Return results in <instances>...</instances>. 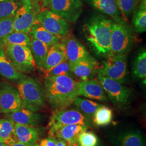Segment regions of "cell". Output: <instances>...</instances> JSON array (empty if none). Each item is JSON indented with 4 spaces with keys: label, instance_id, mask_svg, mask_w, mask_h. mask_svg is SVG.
Segmentation results:
<instances>
[{
    "label": "cell",
    "instance_id": "obj_18",
    "mask_svg": "<svg viewBox=\"0 0 146 146\" xmlns=\"http://www.w3.org/2000/svg\"><path fill=\"white\" fill-rule=\"evenodd\" d=\"M5 117L9 119L15 123L37 127L42 123L43 116L36 111L21 107L15 112L5 114Z\"/></svg>",
    "mask_w": 146,
    "mask_h": 146
},
{
    "label": "cell",
    "instance_id": "obj_25",
    "mask_svg": "<svg viewBox=\"0 0 146 146\" xmlns=\"http://www.w3.org/2000/svg\"><path fill=\"white\" fill-rule=\"evenodd\" d=\"M132 23L134 30L137 33L146 31V0H140L133 13Z\"/></svg>",
    "mask_w": 146,
    "mask_h": 146
},
{
    "label": "cell",
    "instance_id": "obj_12",
    "mask_svg": "<svg viewBox=\"0 0 146 146\" xmlns=\"http://www.w3.org/2000/svg\"><path fill=\"white\" fill-rule=\"evenodd\" d=\"M22 107L19 90L8 82L0 83V111L3 114L15 112Z\"/></svg>",
    "mask_w": 146,
    "mask_h": 146
},
{
    "label": "cell",
    "instance_id": "obj_24",
    "mask_svg": "<svg viewBox=\"0 0 146 146\" xmlns=\"http://www.w3.org/2000/svg\"><path fill=\"white\" fill-rule=\"evenodd\" d=\"M29 48L35 65L38 68L43 71L49 47L43 42L35 38H31Z\"/></svg>",
    "mask_w": 146,
    "mask_h": 146
},
{
    "label": "cell",
    "instance_id": "obj_1",
    "mask_svg": "<svg viewBox=\"0 0 146 146\" xmlns=\"http://www.w3.org/2000/svg\"><path fill=\"white\" fill-rule=\"evenodd\" d=\"M78 83L69 76H46L43 89L46 101L53 111L73 104L78 96Z\"/></svg>",
    "mask_w": 146,
    "mask_h": 146
},
{
    "label": "cell",
    "instance_id": "obj_43",
    "mask_svg": "<svg viewBox=\"0 0 146 146\" xmlns=\"http://www.w3.org/2000/svg\"><path fill=\"white\" fill-rule=\"evenodd\" d=\"M0 113H1V111H0Z\"/></svg>",
    "mask_w": 146,
    "mask_h": 146
},
{
    "label": "cell",
    "instance_id": "obj_26",
    "mask_svg": "<svg viewBox=\"0 0 146 146\" xmlns=\"http://www.w3.org/2000/svg\"><path fill=\"white\" fill-rule=\"evenodd\" d=\"M31 38L26 33L13 31L0 39V47L3 49L11 45H20L30 47Z\"/></svg>",
    "mask_w": 146,
    "mask_h": 146
},
{
    "label": "cell",
    "instance_id": "obj_17",
    "mask_svg": "<svg viewBox=\"0 0 146 146\" xmlns=\"http://www.w3.org/2000/svg\"><path fill=\"white\" fill-rule=\"evenodd\" d=\"M78 96L100 101H107L108 96L98 80L90 79L78 83Z\"/></svg>",
    "mask_w": 146,
    "mask_h": 146
},
{
    "label": "cell",
    "instance_id": "obj_4",
    "mask_svg": "<svg viewBox=\"0 0 146 146\" xmlns=\"http://www.w3.org/2000/svg\"><path fill=\"white\" fill-rule=\"evenodd\" d=\"M112 20L110 55H126L134 44L133 29L121 16Z\"/></svg>",
    "mask_w": 146,
    "mask_h": 146
},
{
    "label": "cell",
    "instance_id": "obj_35",
    "mask_svg": "<svg viewBox=\"0 0 146 146\" xmlns=\"http://www.w3.org/2000/svg\"><path fill=\"white\" fill-rule=\"evenodd\" d=\"M14 31L13 16L0 20V39Z\"/></svg>",
    "mask_w": 146,
    "mask_h": 146
},
{
    "label": "cell",
    "instance_id": "obj_2",
    "mask_svg": "<svg viewBox=\"0 0 146 146\" xmlns=\"http://www.w3.org/2000/svg\"><path fill=\"white\" fill-rule=\"evenodd\" d=\"M112 22V20L100 13L90 17L84 25L85 37L93 50L98 55H110Z\"/></svg>",
    "mask_w": 146,
    "mask_h": 146
},
{
    "label": "cell",
    "instance_id": "obj_11",
    "mask_svg": "<svg viewBox=\"0 0 146 146\" xmlns=\"http://www.w3.org/2000/svg\"><path fill=\"white\" fill-rule=\"evenodd\" d=\"M37 20L48 31L61 40L69 32V22L61 16L49 9H45L37 14Z\"/></svg>",
    "mask_w": 146,
    "mask_h": 146
},
{
    "label": "cell",
    "instance_id": "obj_8",
    "mask_svg": "<svg viewBox=\"0 0 146 146\" xmlns=\"http://www.w3.org/2000/svg\"><path fill=\"white\" fill-rule=\"evenodd\" d=\"M4 49L7 58L19 72L29 73L35 69L36 65L29 47L11 45Z\"/></svg>",
    "mask_w": 146,
    "mask_h": 146
},
{
    "label": "cell",
    "instance_id": "obj_15",
    "mask_svg": "<svg viewBox=\"0 0 146 146\" xmlns=\"http://www.w3.org/2000/svg\"><path fill=\"white\" fill-rule=\"evenodd\" d=\"M62 40L67 58L71 67L78 61L90 56L86 48L74 36L68 34Z\"/></svg>",
    "mask_w": 146,
    "mask_h": 146
},
{
    "label": "cell",
    "instance_id": "obj_9",
    "mask_svg": "<svg viewBox=\"0 0 146 146\" xmlns=\"http://www.w3.org/2000/svg\"><path fill=\"white\" fill-rule=\"evenodd\" d=\"M84 6L83 0H51L47 9L69 23H75L82 13Z\"/></svg>",
    "mask_w": 146,
    "mask_h": 146
},
{
    "label": "cell",
    "instance_id": "obj_21",
    "mask_svg": "<svg viewBox=\"0 0 146 146\" xmlns=\"http://www.w3.org/2000/svg\"><path fill=\"white\" fill-rule=\"evenodd\" d=\"M25 75L14 67L7 58L5 49L0 47V76L17 82Z\"/></svg>",
    "mask_w": 146,
    "mask_h": 146
},
{
    "label": "cell",
    "instance_id": "obj_5",
    "mask_svg": "<svg viewBox=\"0 0 146 146\" xmlns=\"http://www.w3.org/2000/svg\"><path fill=\"white\" fill-rule=\"evenodd\" d=\"M97 80L102 85L107 96L117 108L123 110L128 107L131 101V89L100 74H98Z\"/></svg>",
    "mask_w": 146,
    "mask_h": 146
},
{
    "label": "cell",
    "instance_id": "obj_40",
    "mask_svg": "<svg viewBox=\"0 0 146 146\" xmlns=\"http://www.w3.org/2000/svg\"><path fill=\"white\" fill-rule=\"evenodd\" d=\"M98 146H106V145H104V143H102V142H101V141H100V143H99V145H98Z\"/></svg>",
    "mask_w": 146,
    "mask_h": 146
},
{
    "label": "cell",
    "instance_id": "obj_19",
    "mask_svg": "<svg viewBox=\"0 0 146 146\" xmlns=\"http://www.w3.org/2000/svg\"><path fill=\"white\" fill-rule=\"evenodd\" d=\"M16 141L27 146H33L40 137V131L36 127L15 123Z\"/></svg>",
    "mask_w": 146,
    "mask_h": 146
},
{
    "label": "cell",
    "instance_id": "obj_29",
    "mask_svg": "<svg viewBox=\"0 0 146 146\" xmlns=\"http://www.w3.org/2000/svg\"><path fill=\"white\" fill-rule=\"evenodd\" d=\"M113 117V113L111 109L108 106L101 104L96 110L92 119L94 125L104 127L109 125Z\"/></svg>",
    "mask_w": 146,
    "mask_h": 146
},
{
    "label": "cell",
    "instance_id": "obj_20",
    "mask_svg": "<svg viewBox=\"0 0 146 146\" xmlns=\"http://www.w3.org/2000/svg\"><path fill=\"white\" fill-rule=\"evenodd\" d=\"M67 60L64 45L61 42L49 47L45 61L43 72L49 73L58 64Z\"/></svg>",
    "mask_w": 146,
    "mask_h": 146
},
{
    "label": "cell",
    "instance_id": "obj_42",
    "mask_svg": "<svg viewBox=\"0 0 146 146\" xmlns=\"http://www.w3.org/2000/svg\"><path fill=\"white\" fill-rule=\"evenodd\" d=\"M5 1V0H0V1Z\"/></svg>",
    "mask_w": 146,
    "mask_h": 146
},
{
    "label": "cell",
    "instance_id": "obj_31",
    "mask_svg": "<svg viewBox=\"0 0 146 146\" xmlns=\"http://www.w3.org/2000/svg\"><path fill=\"white\" fill-rule=\"evenodd\" d=\"M21 4V0H5L0 1V20L13 16Z\"/></svg>",
    "mask_w": 146,
    "mask_h": 146
},
{
    "label": "cell",
    "instance_id": "obj_39",
    "mask_svg": "<svg viewBox=\"0 0 146 146\" xmlns=\"http://www.w3.org/2000/svg\"><path fill=\"white\" fill-rule=\"evenodd\" d=\"M27 146L26 145H23V144H22V143H19V142H16L15 143H14V144H13V145H10V146Z\"/></svg>",
    "mask_w": 146,
    "mask_h": 146
},
{
    "label": "cell",
    "instance_id": "obj_10",
    "mask_svg": "<svg viewBox=\"0 0 146 146\" xmlns=\"http://www.w3.org/2000/svg\"><path fill=\"white\" fill-rule=\"evenodd\" d=\"M31 0H21V4L13 16L15 31L28 34L32 26L38 21Z\"/></svg>",
    "mask_w": 146,
    "mask_h": 146
},
{
    "label": "cell",
    "instance_id": "obj_33",
    "mask_svg": "<svg viewBox=\"0 0 146 146\" xmlns=\"http://www.w3.org/2000/svg\"><path fill=\"white\" fill-rule=\"evenodd\" d=\"M99 138L92 131H84L78 138L79 146H98L100 143Z\"/></svg>",
    "mask_w": 146,
    "mask_h": 146
},
{
    "label": "cell",
    "instance_id": "obj_28",
    "mask_svg": "<svg viewBox=\"0 0 146 146\" xmlns=\"http://www.w3.org/2000/svg\"><path fill=\"white\" fill-rule=\"evenodd\" d=\"M132 72L135 78L146 81V50L145 48H142L136 56L133 64Z\"/></svg>",
    "mask_w": 146,
    "mask_h": 146
},
{
    "label": "cell",
    "instance_id": "obj_37",
    "mask_svg": "<svg viewBox=\"0 0 146 146\" xmlns=\"http://www.w3.org/2000/svg\"><path fill=\"white\" fill-rule=\"evenodd\" d=\"M56 139L54 136L49 135L46 138L38 140L33 146H56Z\"/></svg>",
    "mask_w": 146,
    "mask_h": 146
},
{
    "label": "cell",
    "instance_id": "obj_38",
    "mask_svg": "<svg viewBox=\"0 0 146 146\" xmlns=\"http://www.w3.org/2000/svg\"><path fill=\"white\" fill-rule=\"evenodd\" d=\"M56 139V146H68L65 141L60 139Z\"/></svg>",
    "mask_w": 146,
    "mask_h": 146
},
{
    "label": "cell",
    "instance_id": "obj_30",
    "mask_svg": "<svg viewBox=\"0 0 146 146\" xmlns=\"http://www.w3.org/2000/svg\"><path fill=\"white\" fill-rule=\"evenodd\" d=\"M73 104L91 119H93L96 110L101 105L92 100L86 99L79 96L75 99Z\"/></svg>",
    "mask_w": 146,
    "mask_h": 146
},
{
    "label": "cell",
    "instance_id": "obj_14",
    "mask_svg": "<svg viewBox=\"0 0 146 146\" xmlns=\"http://www.w3.org/2000/svg\"><path fill=\"white\" fill-rule=\"evenodd\" d=\"M88 129L87 126L81 125H62L49 128V135L62 140L66 142L68 146H78V136Z\"/></svg>",
    "mask_w": 146,
    "mask_h": 146
},
{
    "label": "cell",
    "instance_id": "obj_41",
    "mask_svg": "<svg viewBox=\"0 0 146 146\" xmlns=\"http://www.w3.org/2000/svg\"><path fill=\"white\" fill-rule=\"evenodd\" d=\"M0 146H7L5 145V143H3V142L0 141Z\"/></svg>",
    "mask_w": 146,
    "mask_h": 146
},
{
    "label": "cell",
    "instance_id": "obj_3",
    "mask_svg": "<svg viewBox=\"0 0 146 146\" xmlns=\"http://www.w3.org/2000/svg\"><path fill=\"white\" fill-rule=\"evenodd\" d=\"M17 83L22 107L37 112L46 107L44 89L35 78L25 75Z\"/></svg>",
    "mask_w": 146,
    "mask_h": 146
},
{
    "label": "cell",
    "instance_id": "obj_32",
    "mask_svg": "<svg viewBox=\"0 0 146 146\" xmlns=\"http://www.w3.org/2000/svg\"><path fill=\"white\" fill-rule=\"evenodd\" d=\"M120 14L127 21L133 14L140 0H115Z\"/></svg>",
    "mask_w": 146,
    "mask_h": 146
},
{
    "label": "cell",
    "instance_id": "obj_34",
    "mask_svg": "<svg viewBox=\"0 0 146 146\" xmlns=\"http://www.w3.org/2000/svg\"><path fill=\"white\" fill-rule=\"evenodd\" d=\"M72 68L68 60H66L58 64L47 74V76L66 75L71 77H72Z\"/></svg>",
    "mask_w": 146,
    "mask_h": 146
},
{
    "label": "cell",
    "instance_id": "obj_27",
    "mask_svg": "<svg viewBox=\"0 0 146 146\" xmlns=\"http://www.w3.org/2000/svg\"><path fill=\"white\" fill-rule=\"evenodd\" d=\"M15 123L7 117L0 119V141L7 146L16 142L15 129Z\"/></svg>",
    "mask_w": 146,
    "mask_h": 146
},
{
    "label": "cell",
    "instance_id": "obj_22",
    "mask_svg": "<svg viewBox=\"0 0 146 146\" xmlns=\"http://www.w3.org/2000/svg\"><path fill=\"white\" fill-rule=\"evenodd\" d=\"M101 14L115 19L121 16L115 0H83Z\"/></svg>",
    "mask_w": 146,
    "mask_h": 146
},
{
    "label": "cell",
    "instance_id": "obj_36",
    "mask_svg": "<svg viewBox=\"0 0 146 146\" xmlns=\"http://www.w3.org/2000/svg\"><path fill=\"white\" fill-rule=\"evenodd\" d=\"M34 8L37 14L40 12L47 9L48 5L51 0H31Z\"/></svg>",
    "mask_w": 146,
    "mask_h": 146
},
{
    "label": "cell",
    "instance_id": "obj_7",
    "mask_svg": "<svg viewBox=\"0 0 146 146\" xmlns=\"http://www.w3.org/2000/svg\"><path fill=\"white\" fill-rule=\"evenodd\" d=\"M98 74L120 84H125L127 80V55H113L107 56L102 66H100Z\"/></svg>",
    "mask_w": 146,
    "mask_h": 146
},
{
    "label": "cell",
    "instance_id": "obj_6",
    "mask_svg": "<svg viewBox=\"0 0 146 146\" xmlns=\"http://www.w3.org/2000/svg\"><path fill=\"white\" fill-rule=\"evenodd\" d=\"M69 125H84L88 128H92L94 125L92 119L76 107L70 108V106L53 111L48 124L49 128Z\"/></svg>",
    "mask_w": 146,
    "mask_h": 146
},
{
    "label": "cell",
    "instance_id": "obj_13",
    "mask_svg": "<svg viewBox=\"0 0 146 146\" xmlns=\"http://www.w3.org/2000/svg\"><path fill=\"white\" fill-rule=\"evenodd\" d=\"M108 138L113 146H146L145 135L142 131L135 128L121 129Z\"/></svg>",
    "mask_w": 146,
    "mask_h": 146
},
{
    "label": "cell",
    "instance_id": "obj_23",
    "mask_svg": "<svg viewBox=\"0 0 146 146\" xmlns=\"http://www.w3.org/2000/svg\"><path fill=\"white\" fill-rule=\"evenodd\" d=\"M28 34L31 38L43 42L49 47L61 41L60 38L48 31L38 22L32 26Z\"/></svg>",
    "mask_w": 146,
    "mask_h": 146
},
{
    "label": "cell",
    "instance_id": "obj_16",
    "mask_svg": "<svg viewBox=\"0 0 146 146\" xmlns=\"http://www.w3.org/2000/svg\"><path fill=\"white\" fill-rule=\"evenodd\" d=\"M99 63L92 56L85 58L72 66L73 74L82 81L93 79L98 75Z\"/></svg>",
    "mask_w": 146,
    "mask_h": 146
}]
</instances>
